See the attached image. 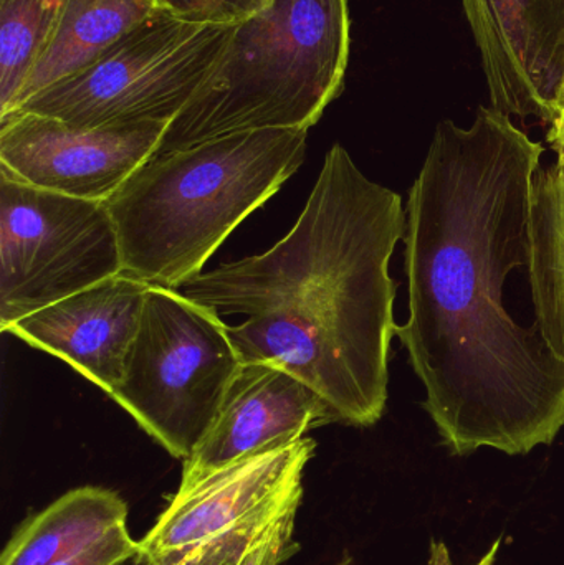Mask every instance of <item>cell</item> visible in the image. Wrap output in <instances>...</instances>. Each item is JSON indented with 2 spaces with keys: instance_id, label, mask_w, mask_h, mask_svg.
I'll list each match as a JSON object with an SVG mask.
<instances>
[{
  "instance_id": "obj_22",
  "label": "cell",
  "mask_w": 564,
  "mask_h": 565,
  "mask_svg": "<svg viewBox=\"0 0 564 565\" xmlns=\"http://www.w3.org/2000/svg\"><path fill=\"white\" fill-rule=\"evenodd\" d=\"M118 565H155V564H152L151 561H149L148 557H146L145 554H142L141 551L138 550V553H136L135 556L129 557L128 561H125V563H121Z\"/></svg>"
},
{
  "instance_id": "obj_21",
  "label": "cell",
  "mask_w": 564,
  "mask_h": 565,
  "mask_svg": "<svg viewBox=\"0 0 564 565\" xmlns=\"http://www.w3.org/2000/svg\"><path fill=\"white\" fill-rule=\"evenodd\" d=\"M546 141L552 145L553 151L556 154H564V89L562 96V103H560L558 116L555 121L552 122Z\"/></svg>"
},
{
  "instance_id": "obj_4",
  "label": "cell",
  "mask_w": 564,
  "mask_h": 565,
  "mask_svg": "<svg viewBox=\"0 0 564 565\" xmlns=\"http://www.w3.org/2000/svg\"><path fill=\"white\" fill-rule=\"evenodd\" d=\"M350 46V0H275L235 26L152 158L234 132L310 129L343 92Z\"/></svg>"
},
{
  "instance_id": "obj_1",
  "label": "cell",
  "mask_w": 564,
  "mask_h": 565,
  "mask_svg": "<svg viewBox=\"0 0 564 565\" xmlns=\"http://www.w3.org/2000/svg\"><path fill=\"white\" fill-rule=\"evenodd\" d=\"M543 146L496 108L470 128L440 121L407 199L409 319L396 335L450 454L526 455L564 427V362L503 306L529 264L532 185Z\"/></svg>"
},
{
  "instance_id": "obj_13",
  "label": "cell",
  "mask_w": 564,
  "mask_h": 565,
  "mask_svg": "<svg viewBox=\"0 0 564 565\" xmlns=\"http://www.w3.org/2000/svg\"><path fill=\"white\" fill-rule=\"evenodd\" d=\"M123 524H128V507L118 493L76 488L20 524L0 565H50L92 546Z\"/></svg>"
},
{
  "instance_id": "obj_11",
  "label": "cell",
  "mask_w": 564,
  "mask_h": 565,
  "mask_svg": "<svg viewBox=\"0 0 564 565\" xmlns=\"http://www.w3.org/2000/svg\"><path fill=\"white\" fill-rule=\"evenodd\" d=\"M330 424L334 418L323 398L294 372L272 362H242L214 424L182 461L179 487Z\"/></svg>"
},
{
  "instance_id": "obj_10",
  "label": "cell",
  "mask_w": 564,
  "mask_h": 565,
  "mask_svg": "<svg viewBox=\"0 0 564 565\" xmlns=\"http://www.w3.org/2000/svg\"><path fill=\"white\" fill-rule=\"evenodd\" d=\"M492 108L552 125L564 89V0H464Z\"/></svg>"
},
{
  "instance_id": "obj_20",
  "label": "cell",
  "mask_w": 564,
  "mask_h": 565,
  "mask_svg": "<svg viewBox=\"0 0 564 565\" xmlns=\"http://www.w3.org/2000/svg\"><path fill=\"white\" fill-rule=\"evenodd\" d=\"M502 541L503 536L497 537L496 543L480 557L479 563L473 565H496L500 547H502ZM427 565H454L453 559H450L449 547H447L446 543L436 540L430 543V556Z\"/></svg>"
},
{
  "instance_id": "obj_6",
  "label": "cell",
  "mask_w": 564,
  "mask_h": 565,
  "mask_svg": "<svg viewBox=\"0 0 564 565\" xmlns=\"http://www.w3.org/2000/svg\"><path fill=\"white\" fill-rule=\"evenodd\" d=\"M235 26L158 13L15 111L50 116L76 128L174 121L217 65Z\"/></svg>"
},
{
  "instance_id": "obj_23",
  "label": "cell",
  "mask_w": 564,
  "mask_h": 565,
  "mask_svg": "<svg viewBox=\"0 0 564 565\" xmlns=\"http://www.w3.org/2000/svg\"><path fill=\"white\" fill-rule=\"evenodd\" d=\"M343 565H347V564H343Z\"/></svg>"
},
{
  "instance_id": "obj_5",
  "label": "cell",
  "mask_w": 564,
  "mask_h": 565,
  "mask_svg": "<svg viewBox=\"0 0 564 565\" xmlns=\"http://www.w3.org/2000/svg\"><path fill=\"white\" fill-rule=\"evenodd\" d=\"M241 365L215 309L178 289L149 286L121 384L109 397L185 461L214 424Z\"/></svg>"
},
{
  "instance_id": "obj_8",
  "label": "cell",
  "mask_w": 564,
  "mask_h": 565,
  "mask_svg": "<svg viewBox=\"0 0 564 565\" xmlns=\"http://www.w3.org/2000/svg\"><path fill=\"white\" fill-rule=\"evenodd\" d=\"M315 450L317 441L304 437L179 487L139 551L155 565H184L238 531L300 508Z\"/></svg>"
},
{
  "instance_id": "obj_17",
  "label": "cell",
  "mask_w": 564,
  "mask_h": 565,
  "mask_svg": "<svg viewBox=\"0 0 564 565\" xmlns=\"http://www.w3.org/2000/svg\"><path fill=\"white\" fill-rule=\"evenodd\" d=\"M298 508L238 531L184 565H285L297 554L295 523Z\"/></svg>"
},
{
  "instance_id": "obj_16",
  "label": "cell",
  "mask_w": 564,
  "mask_h": 565,
  "mask_svg": "<svg viewBox=\"0 0 564 565\" xmlns=\"http://www.w3.org/2000/svg\"><path fill=\"white\" fill-rule=\"evenodd\" d=\"M68 0H0V118L19 103Z\"/></svg>"
},
{
  "instance_id": "obj_14",
  "label": "cell",
  "mask_w": 564,
  "mask_h": 565,
  "mask_svg": "<svg viewBox=\"0 0 564 565\" xmlns=\"http://www.w3.org/2000/svg\"><path fill=\"white\" fill-rule=\"evenodd\" d=\"M161 12L156 0H68L55 36L26 79L15 109L42 89L86 68L105 50Z\"/></svg>"
},
{
  "instance_id": "obj_9",
  "label": "cell",
  "mask_w": 564,
  "mask_h": 565,
  "mask_svg": "<svg viewBox=\"0 0 564 565\" xmlns=\"http://www.w3.org/2000/svg\"><path fill=\"white\" fill-rule=\"evenodd\" d=\"M171 122L76 128L36 113L0 118V172L33 188L106 202L158 151Z\"/></svg>"
},
{
  "instance_id": "obj_3",
  "label": "cell",
  "mask_w": 564,
  "mask_h": 565,
  "mask_svg": "<svg viewBox=\"0 0 564 565\" xmlns=\"http://www.w3.org/2000/svg\"><path fill=\"white\" fill-rule=\"evenodd\" d=\"M308 129L234 132L149 159L106 201L123 274L181 289L304 164Z\"/></svg>"
},
{
  "instance_id": "obj_15",
  "label": "cell",
  "mask_w": 564,
  "mask_h": 565,
  "mask_svg": "<svg viewBox=\"0 0 564 565\" xmlns=\"http://www.w3.org/2000/svg\"><path fill=\"white\" fill-rule=\"evenodd\" d=\"M526 271L533 326L564 362V154L533 178Z\"/></svg>"
},
{
  "instance_id": "obj_2",
  "label": "cell",
  "mask_w": 564,
  "mask_h": 565,
  "mask_svg": "<svg viewBox=\"0 0 564 565\" xmlns=\"http://www.w3.org/2000/svg\"><path fill=\"white\" fill-rule=\"evenodd\" d=\"M400 194L368 179L341 145L324 158L295 227L270 250L202 271L182 295L228 326L242 362H272L320 394L334 424L371 427L387 404L396 282L406 237Z\"/></svg>"
},
{
  "instance_id": "obj_18",
  "label": "cell",
  "mask_w": 564,
  "mask_h": 565,
  "mask_svg": "<svg viewBox=\"0 0 564 565\" xmlns=\"http://www.w3.org/2000/svg\"><path fill=\"white\" fill-rule=\"evenodd\" d=\"M275 0H156L174 19L202 25H238L268 9Z\"/></svg>"
},
{
  "instance_id": "obj_7",
  "label": "cell",
  "mask_w": 564,
  "mask_h": 565,
  "mask_svg": "<svg viewBox=\"0 0 564 565\" xmlns=\"http://www.w3.org/2000/svg\"><path fill=\"white\" fill-rule=\"evenodd\" d=\"M123 274L106 202L33 188L0 172V329Z\"/></svg>"
},
{
  "instance_id": "obj_12",
  "label": "cell",
  "mask_w": 564,
  "mask_h": 565,
  "mask_svg": "<svg viewBox=\"0 0 564 565\" xmlns=\"http://www.w3.org/2000/svg\"><path fill=\"white\" fill-rule=\"evenodd\" d=\"M149 286L121 274L25 316L6 332L62 359L111 395L121 384Z\"/></svg>"
},
{
  "instance_id": "obj_19",
  "label": "cell",
  "mask_w": 564,
  "mask_h": 565,
  "mask_svg": "<svg viewBox=\"0 0 564 565\" xmlns=\"http://www.w3.org/2000/svg\"><path fill=\"white\" fill-rule=\"evenodd\" d=\"M138 550V541L132 540L128 524H123L92 546L50 565H118L135 556Z\"/></svg>"
}]
</instances>
